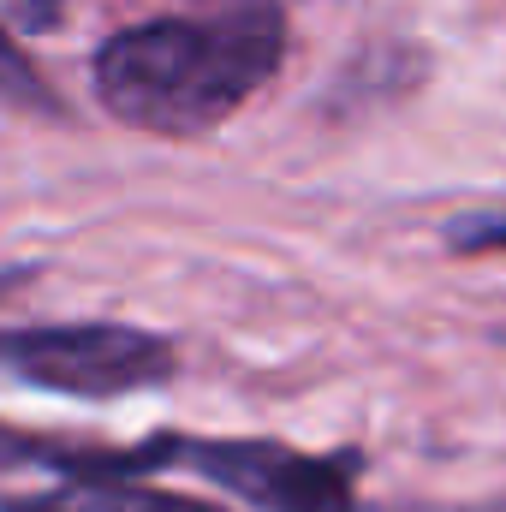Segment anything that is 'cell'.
I'll return each instance as SVG.
<instances>
[{"mask_svg": "<svg viewBox=\"0 0 506 512\" xmlns=\"http://www.w3.org/2000/svg\"><path fill=\"white\" fill-rule=\"evenodd\" d=\"M286 60V18L274 0H245L209 18H155L114 30L90 84L102 108L131 131L197 137L227 126Z\"/></svg>", "mask_w": 506, "mask_h": 512, "instance_id": "6da1fadb", "label": "cell"}, {"mask_svg": "<svg viewBox=\"0 0 506 512\" xmlns=\"http://www.w3.org/2000/svg\"><path fill=\"white\" fill-rule=\"evenodd\" d=\"M0 376L66 399H126L179 376V346L131 322H24L0 328Z\"/></svg>", "mask_w": 506, "mask_h": 512, "instance_id": "7a4b0ae2", "label": "cell"}, {"mask_svg": "<svg viewBox=\"0 0 506 512\" xmlns=\"http://www.w3.org/2000/svg\"><path fill=\"white\" fill-rule=\"evenodd\" d=\"M167 471L239 495L256 512H358V453H304L262 435H167Z\"/></svg>", "mask_w": 506, "mask_h": 512, "instance_id": "3957f363", "label": "cell"}, {"mask_svg": "<svg viewBox=\"0 0 506 512\" xmlns=\"http://www.w3.org/2000/svg\"><path fill=\"white\" fill-rule=\"evenodd\" d=\"M167 435L108 447V441H72V435H36L18 423H0V471H54V477H149L161 465Z\"/></svg>", "mask_w": 506, "mask_h": 512, "instance_id": "277c9868", "label": "cell"}, {"mask_svg": "<svg viewBox=\"0 0 506 512\" xmlns=\"http://www.w3.org/2000/svg\"><path fill=\"white\" fill-rule=\"evenodd\" d=\"M0 512H227L215 501L167 495L137 477H60L36 495H0Z\"/></svg>", "mask_w": 506, "mask_h": 512, "instance_id": "5b68a950", "label": "cell"}, {"mask_svg": "<svg viewBox=\"0 0 506 512\" xmlns=\"http://www.w3.org/2000/svg\"><path fill=\"white\" fill-rule=\"evenodd\" d=\"M0 108H18V114H30V120H66V108H60V96L48 90V78L30 66V54L0 30Z\"/></svg>", "mask_w": 506, "mask_h": 512, "instance_id": "8992f818", "label": "cell"}, {"mask_svg": "<svg viewBox=\"0 0 506 512\" xmlns=\"http://www.w3.org/2000/svg\"><path fill=\"white\" fill-rule=\"evenodd\" d=\"M447 245L459 256H495L506 251V215H465L447 227Z\"/></svg>", "mask_w": 506, "mask_h": 512, "instance_id": "52a82bcc", "label": "cell"}, {"mask_svg": "<svg viewBox=\"0 0 506 512\" xmlns=\"http://www.w3.org/2000/svg\"><path fill=\"white\" fill-rule=\"evenodd\" d=\"M42 268H30V262H0V298H12V292H24L30 280H36Z\"/></svg>", "mask_w": 506, "mask_h": 512, "instance_id": "ba28073f", "label": "cell"}, {"mask_svg": "<svg viewBox=\"0 0 506 512\" xmlns=\"http://www.w3.org/2000/svg\"><path fill=\"white\" fill-rule=\"evenodd\" d=\"M24 6V24H48V18H60V0H18Z\"/></svg>", "mask_w": 506, "mask_h": 512, "instance_id": "9c48e42d", "label": "cell"}]
</instances>
